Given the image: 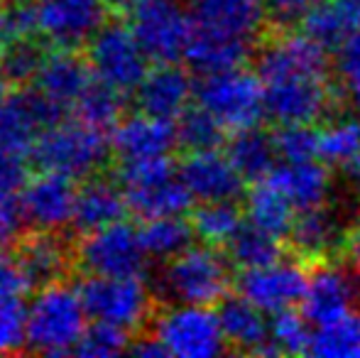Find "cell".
Listing matches in <instances>:
<instances>
[{
  "instance_id": "1",
  "label": "cell",
  "mask_w": 360,
  "mask_h": 358,
  "mask_svg": "<svg viewBox=\"0 0 360 358\" xmlns=\"http://www.w3.org/2000/svg\"><path fill=\"white\" fill-rule=\"evenodd\" d=\"M86 312L79 290L54 282L32 297L25 317V351L47 356L74 354L86 329Z\"/></svg>"
},
{
  "instance_id": "2",
  "label": "cell",
  "mask_w": 360,
  "mask_h": 358,
  "mask_svg": "<svg viewBox=\"0 0 360 358\" xmlns=\"http://www.w3.org/2000/svg\"><path fill=\"white\" fill-rule=\"evenodd\" d=\"M233 260L216 245H189L179 255L167 260L157 277V292L162 302L176 305H218L233 285Z\"/></svg>"
},
{
  "instance_id": "3",
  "label": "cell",
  "mask_w": 360,
  "mask_h": 358,
  "mask_svg": "<svg viewBox=\"0 0 360 358\" xmlns=\"http://www.w3.org/2000/svg\"><path fill=\"white\" fill-rule=\"evenodd\" d=\"M110 153L113 143L105 130L94 128L84 120H62L39 135L30 158L39 170L62 172L74 179H89L103 172Z\"/></svg>"
},
{
  "instance_id": "4",
  "label": "cell",
  "mask_w": 360,
  "mask_h": 358,
  "mask_svg": "<svg viewBox=\"0 0 360 358\" xmlns=\"http://www.w3.org/2000/svg\"><path fill=\"white\" fill-rule=\"evenodd\" d=\"M262 89L265 115L277 125L319 123L341 108V89L333 84V74H287L262 82Z\"/></svg>"
},
{
  "instance_id": "5",
  "label": "cell",
  "mask_w": 360,
  "mask_h": 358,
  "mask_svg": "<svg viewBox=\"0 0 360 358\" xmlns=\"http://www.w3.org/2000/svg\"><path fill=\"white\" fill-rule=\"evenodd\" d=\"M120 184L128 199V209L143 221L184 214L194 201V194L184 184L179 170L167 158L123 162Z\"/></svg>"
},
{
  "instance_id": "6",
  "label": "cell",
  "mask_w": 360,
  "mask_h": 358,
  "mask_svg": "<svg viewBox=\"0 0 360 358\" xmlns=\"http://www.w3.org/2000/svg\"><path fill=\"white\" fill-rule=\"evenodd\" d=\"M86 59H89L96 79L118 89L125 96L138 91L140 82L150 72L147 64L152 62L133 27L123 23V15L108 18L103 27L89 39Z\"/></svg>"
},
{
  "instance_id": "7",
  "label": "cell",
  "mask_w": 360,
  "mask_h": 358,
  "mask_svg": "<svg viewBox=\"0 0 360 358\" xmlns=\"http://www.w3.org/2000/svg\"><path fill=\"white\" fill-rule=\"evenodd\" d=\"M194 98L233 133L260 125L265 115V89L260 77L243 67L201 74Z\"/></svg>"
},
{
  "instance_id": "8",
  "label": "cell",
  "mask_w": 360,
  "mask_h": 358,
  "mask_svg": "<svg viewBox=\"0 0 360 358\" xmlns=\"http://www.w3.org/2000/svg\"><path fill=\"white\" fill-rule=\"evenodd\" d=\"M76 290L91 319L108 321L128 331L145 329L157 309L140 277L86 275Z\"/></svg>"
},
{
  "instance_id": "9",
  "label": "cell",
  "mask_w": 360,
  "mask_h": 358,
  "mask_svg": "<svg viewBox=\"0 0 360 358\" xmlns=\"http://www.w3.org/2000/svg\"><path fill=\"white\" fill-rule=\"evenodd\" d=\"M147 331H152L167 346L169 356L211 358L228 351L218 314L209 312V307H157Z\"/></svg>"
},
{
  "instance_id": "10",
  "label": "cell",
  "mask_w": 360,
  "mask_h": 358,
  "mask_svg": "<svg viewBox=\"0 0 360 358\" xmlns=\"http://www.w3.org/2000/svg\"><path fill=\"white\" fill-rule=\"evenodd\" d=\"M118 15L128 20L152 62H176L184 57L191 18L176 0H130Z\"/></svg>"
},
{
  "instance_id": "11",
  "label": "cell",
  "mask_w": 360,
  "mask_h": 358,
  "mask_svg": "<svg viewBox=\"0 0 360 358\" xmlns=\"http://www.w3.org/2000/svg\"><path fill=\"white\" fill-rule=\"evenodd\" d=\"M147 250L140 229L115 221L110 226L86 234L76 245V265L86 275L140 277L147 265Z\"/></svg>"
},
{
  "instance_id": "12",
  "label": "cell",
  "mask_w": 360,
  "mask_h": 358,
  "mask_svg": "<svg viewBox=\"0 0 360 358\" xmlns=\"http://www.w3.org/2000/svg\"><path fill=\"white\" fill-rule=\"evenodd\" d=\"M191 27L260 47L272 32L267 0H186Z\"/></svg>"
},
{
  "instance_id": "13",
  "label": "cell",
  "mask_w": 360,
  "mask_h": 358,
  "mask_svg": "<svg viewBox=\"0 0 360 358\" xmlns=\"http://www.w3.org/2000/svg\"><path fill=\"white\" fill-rule=\"evenodd\" d=\"M64 115L67 108L49 101L37 89L8 94L0 98V148L30 155L39 135L62 123Z\"/></svg>"
},
{
  "instance_id": "14",
  "label": "cell",
  "mask_w": 360,
  "mask_h": 358,
  "mask_svg": "<svg viewBox=\"0 0 360 358\" xmlns=\"http://www.w3.org/2000/svg\"><path fill=\"white\" fill-rule=\"evenodd\" d=\"M13 258L22 270L27 287L37 292L72 275L76 248L74 241H69L62 231L30 229L15 241Z\"/></svg>"
},
{
  "instance_id": "15",
  "label": "cell",
  "mask_w": 360,
  "mask_h": 358,
  "mask_svg": "<svg viewBox=\"0 0 360 358\" xmlns=\"http://www.w3.org/2000/svg\"><path fill=\"white\" fill-rule=\"evenodd\" d=\"M348 236L351 229H346L326 206H319L299 211L287 234V248L294 260L311 270L323 263H341V258L348 255Z\"/></svg>"
},
{
  "instance_id": "16",
  "label": "cell",
  "mask_w": 360,
  "mask_h": 358,
  "mask_svg": "<svg viewBox=\"0 0 360 358\" xmlns=\"http://www.w3.org/2000/svg\"><path fill=\"white\" fill-rule=\"evenodd\" d=\"M39 32L59 49H79L110 18L108 0H37Z\"/></svg>"
},
{
  "instance_id": "17",
  "label": "cell",
  "mask_w": 360,
  "mask_h": 358,
  "mask_svg": "<svg viewBox=\"0 0 360 358\" xmlns=\"http://www.w3.org/2000/svg\"><path fill=\"white\" fill-rule=\"evenodd\" d=\"M74 181V177L49 170H42L37 177L27 179L25 189L20 191L25 224L37 231H62L67 224H72L79 194Z\"/></svg>"
},
{
  "instance_id": "18",
  "label": "cell",
  "mask_w": 360,
  "mask_h": 358,
  "mask_svg": "<svg viewBox=\"0 0 360 358\" xmlns=\"http://www.w3.org/2000/svg\"><path fill=\"white\" fill-rule=\"evenodd\" d=\"M238 292L262 312H280L304 300L309 285V268L304 263H270L245 268L236 277Z\"/></svg>"
},
{
  "instance_id": "19",
  "label": "cell",
  "mask_w": 360,
  "mask_h": 358,
  "mask_svg": "<svg viewBox=\"0 0 360 358\" xmlns=\"http://www.w3.org/2000/svg\"><path fill=\"white\" fill-rule=\"evenodd\" d=\"M360 297V280H353L338 263H323L309 270L302 312L314 326H326L351 314Z\"/></svg>"
},
{
  "instance_id": "20",
  "label": "cell",
  "mask_w": 360,
  "mask_h": 358,
  "mask_svg": "<svg viewBox=\"0 0 360 358\" xmlns=\"http://www.w3.org/2000/svg\"><path fill=\"white\" fill-rule=\"evenodd\" d=\"M196 94V84L191 82L189 72L176 62H162L152 67L135 91V106L140 113L155 118L176 120Z\"/></svg>"
},
{
  "instance_id": "21",
  "label": "cell",
  "mask_w": 360,
  "mask_h": 358,
  "mask_svg": "<svg viewBox=\"0 0 360 358\" xmlns=\"http://www.w3.org/2000/svg\"><path fill=\"white\" fill-rule=\"evenodd\" d=\"M110 143L120 165L167 158L176 145V125L172 120L138 113L118 120L110 133Z\"/></svg>"
},
{
  "instance_id": "22",
  "label": "cell",
  "mask_w": 360,
  "mask_h": 358,
  "mask_svg": "<svg viewBox=\"0 0 360 358\" xmlns=\"http://www.w3.org/2000/svg\"><path fill=\"white\" fill-rule=\"evenodd\" d=\"M218 321L226 336L228 351L257 356H280L270 339V324L262 319V309L243 295H226L218 302Z\"/></svg>"
},
{
  "instance_id": "23",
  "label": "cell",
  "mask_w": 360,
  "mask_h": 358,
  "mask_svg": "<svg viewBox=\"0 0 360 358\" xmlns=\"http://www.w3.org/2000/svg\"><path fill=\"white\" fill-rule=\"evenodd\" d=\"M179 174L196 201H221L236 199L245 189V177L238 172L231 158L218 150L204 153H186L179 165Z\"/></svg>"
},
{
  "instance_id": "24",
  "label": "cell",
  "mask_w": 360,
  "mask_h": 358,
  "mask_svg": "<svg viewBox=\"0 0 360 358\" xmlns=\"http://www.w3.org/2000/svg\"><path fill=\"white\" fill-rule=\"evenodd\" d=\"M125 209H128V199H125L123 184L110 179L108 174L98 172L86 179L76 194L72 226L81 236L94 234L103 226L123 221Z\"/></svg>"
},
{
  "instance_id": "25",
  "label": "cell",
  "mask_w": 360,
  "mask_h": 358,
  "mask_svg": "<svg viewBox=\"0 0 360 358\" xmlns=\"http://www.w3.org/2000/svg\"><path fill=\"white\" fill-rule=\"evenodd\" d=\"M94 79L96 74L89 59L76 54L74 49L57 47V52L47 54L37 79L32 82V89H37L54 103L69 108V106H76V101L91 87Z\"/></svg>"
},
{
  "instance_id": "26",
  "label": "cell",
  "mask_w": 360,
  "mask_h": 358,
  "mask_svg": "<svg viewBox=\"0 0 360 358\" xmlns=\"http://www.w3.org/2000/svg\"><path fill=\"white\" fill-rule=\"evenodd\" d=\"M265 179L275 184L297 211L319 209L326 204L328 191H331V174L323 165L314 160H304V162L282 160V165H275V170Z\"/></svg>"
},
{
  "instance_id": "27",
  "label": "cell",
  "mask_w": 360,
  "mask_h": 358,
  "mask_svg": "<svg viewBox=\"0 0 360 358\" xmlns=\"http://www.w3.org/2000/svg\"><path fill=\"white\" fill-rule=\"evenodd\" d=\"M299 25L323 49L338 52L360 30V0H316Z\"/></svg>"
},
{
  "instance_id": "28",
  "label": "cell",
  "mask_w": 360,
  "mask_h": 358,
  "mask_svg": "<svg viewBox=\"0 0 360 358\" xmlns=\"http://www.w3.org/2000/svg\"><path fill=\"white\" fill-rule=\"evenodd\" d=\"M250 57H255V47H250V44L218 37V34L204 32V30L196 27H191L189 42H186L184 49V59L199 74H214L243 67V62H248Z\"/></svg>"
},
{
  "instance_id": "29",
  "label": "cell",
  "mask_w": 360,
  "mask_h": 358,
  "mask_svg": "<svg viewBox=\"0 0 360 358\" xmlns=\"http://www.w3.org/2000/svg\"><path fill=\"white\" fill-rule=\"evenodd\" d=\"M228 158L245 181H260L275 170V160L280 158V153L275 135L262 130L260 125H252L233 133V138L228 140Z\"/></svg>"
},
{
  "instance_id": "30",
  "label": "cell",
  "mask_w": 360,
  "mask_h": 358,
  "mask_svg": "<svg viewBox=\"0 0 360 358\" xmlns=\"http://www.w3.org/2000/svg\"><path fill=\"white\" fill-rule=\"evenodd\" d=\"M294 204L277 189L275 184H270L267 179L252 181V186L245 194V214L260 229L270 231L275 236H287L289 229L294 224Z\"/></svg>"
},
{
  "instance_id": "31",
  "label": "cell",
  "mask_w": 360,
  "mask_h": 358,
  "mask_svg": "<svg viewBox=\"0 0 360 358\" xmlns=\"http://www.w3.org/2000/svg\"><path fill=\"white\" fill-rule=\"evenodd\" d=\"M282 253H285V248L280 243V236L260 229L252 221L243 224L228 243V258L240 270L277 263V260H282Z\"/></svg>"
},
{
  "instance_id": "32",
  "label": "cell",
  "mask_w": 360,
  "mask_h": 358,
  "mask_svg": "<svg viewBox=\"0 0 360 358\" xmlns=\"http://www.w3.org/2000/svg\"><path fill=\"white\" fill-rule=\"evenodd\" d=\"M140 236H143V245L150 258L157 260H169L186 250L194 241L196 231L191 221L176 216H160V219H147L140 226Z\"/></svg>"
},
{
  "instance_id": "33",
  "label": "cell",
  "mask_w": 360,
  "mask_h": 358,
  "mask_svg": "<svg viewBox=\"0 0 360 358\" xmlns=\"http://www.w3.org/2000/svg\"><path fill=\"white\" fill-rule=\"evenodd\" d=\"M191 226L196 236L209 245H228L243 226V211L233 199L201 201L199 209L191 214Z\"/></svg>"
},
{
  "instance_id": "34",
  "label": "cell",
  "mask_w": 360,
  "mask_h": 358,
  "mask_svg": "<svg viewBox=\"0 0 360 358\" xmlns=\"http://www.w3.org/2000/svg\"><path fill=\"white\" fill-rule=\"evenodd\" d=\"M226 125L204 106H191L176 118V145L184 153H204L218 150L226 140Z\"/></svg>"
},
{
  "instance_id": "35",
  "label": "cell",
  "mask_w": 360,
  "mask_h": 358,
  "mask_svg": "<svg viewBox=\"0 0 360 358\" xmlns=\"http://www.w3.org/2000/svg\"><path fill=\"white\" fill-rule=\"evenodd\" d=\"M47 54H49V49L42 39L22 37V39H18V42L8 44V47L0 52V72L8 79L10 87L22 89L37 79Z\"/></svg>"
},
{
  "instance_id": "36",
  "label": "cell",
  "mask_w": 360,
  "mask_h": 358,
  "mask_svg": "<svg viewBox=\"0 0 360 358\" xmlns=\"http://www.w3.org/2000/svg\"><path fill=\"white\" fill-rule=\"evenodd\" d=\"M123 98H125V94H120L118 89L108 87V84L101 82V79H94L91 87L81 94L79 101H76V106H74L76 118L101 130L115 128L125 108Z\"/></svg>"
},
{
  "instance_id": "37",
  "label": "cell",
  "mask_w": 360,
  "mask_h": 358,
  "mask_svg": "<svg viewBox=\"0 0 360 358\" xmlns=\"http://www.w3.org/2000/svg\"><path fill=\"white\" fill-rule=\"evenodd\" d=\"M309 354L321 358H360V312L319 326Z\"/></svg>"
},
{
  "instance_id": "38",
  "label": "cell",
  "mask_w": 360,
  "mask_h": 358,
  "mask_svg": "<svg viewBox=\"0 0 360 358\" xmlns=\"http://www.w3.org/2000/svg\"><path fill=\"white\" fill-rule=\"evenodd\" d=\"M360 153V120L348 115H331L319 130V158L341 167Z\"/></svg>"
},
{
  "instance_id": "39",
  "label": "cell",
  "mask_w": 360,
  "mask_h": 358,
  "mask_svg": "<svg viewBox=\"0 0 360 358\" xmlns=\"http://www.w3.org/2000/svg\"><path fill=\"white\" fill-rule=\"evenodd\" d=\"M309 324L311 321L302 314L287 307V309H280L275 312L270 321V339L275 344V349L282 354H289V356H297V354H309L311 349V339L314 334L309 331Z\"/></svg>"
},
{
  "instance_id": "40",
  "label": "cell",
  "mask_w": 360,
  "mask_h": 358,
  "mask_svg": "<svg viewBox=\"0 0 360 358\" xmlns=\"http://www.w3.org/2000/svg\"><path fill=\"white\" fill-rule=\"evenodd\" d=\"M130 344H133V341H130V336H128V329L108 324V321L94 319V324H89L84 329L74 354L91 356V358L118 356V354H125V351L130 349Z\"/></svg>"
},
{
  "instance_id": "41",
  "label": "cell",
  "mask_w": 360,
  "mask_h": 358,
  "mask_svg": "<svg viewBox=\"0 0 360 358\" xmlns=\"http://www.w3.org/2000/svg\"><path fill=\"white\" fill-rule=\"evenodd\" d=\"M39 32L37 0H5L0 5V52L8 44Z\"/></svg>"
},
{
  "instance_id": "42",
  "label": "cell",
  "mask_w": 360,
  "mask_h": 358,
  "mask_svg": "<svg viewBox=\"0 0 360 358\" xmlns=\"http://www.w3.org/2000/svg\"><path fill=\"white\" fill-rule=\"evenodd\" d=\"M277 153L285 162H304L319 158V130L311 123L280 125L275 133Z\"/></svg>"
},
{
  "instance_id": "43",
  "label": "cell",
  "mask_w": 360,
  "mask_h": 358,
  "mask_svg": "<svg viewBox=\"0 0 360 358\" xmlns=\"http://www.w3.org/2000/svg\"><path fill=\"white\" fill-rule=\"evenodd\" d=\"M338 82L343 87L348 103L358 110L360 115V30L343 42L338 49Z\"/></svg>"
},
{
  "instance_id": "44",
  "label": "cell",
  "mask_w": 360,
  "mask_h": 358,
  "mask_svg": "<svg viewBox=\"0 0 360 358\" xmlns=\"http://www.w3.org/2000/svg\"><path fill=\"white\" fill-rule=\"evenodd\" d=\"M27 280H25L20 265L5 248H0V312L10 307L22 305V297L27 292Z\"/></svg>"
},
{
  "instance_id": "45",
  "label": "cell",
  "mask_w": 360,
  "mask_h": 358,
  "mask_svg": "<svg viewBox=\"0 0 360 358\" xmlns=\"http://www.w3.org/2000/svg\"><path fill=\"white\" fill-rule=\"evenodd\" d=\"M27 184V162L25 155L0 148V201H10L20 196Z\"/></svg>"
},
{
  "instance_id": "46",
  "label": "cell",
  "mask_w": 360,
  "mask_h": 358,
  "mask_svg": "<svg viewBox=\"0 0 360 358\" xmlns=\"http://www.w3.org/2000/svg\"><path fill=\"white\" fill-rule=\"evenodd\" d=\"M25 317H27L25 305L0 312V354L25 351Z\"/></svg>"
},
{
  "instance_id": "47",
  "label": "cell",
  "mask_w": 360,
  "mask_h": 358,
  "mask_svg": "<svg viewBox=\"0 0 360 358\" xmlns=\"http://www.w3.org/2000/svg\"><path fill=\"white\" fill-rule=\"evenodd\" d=\"M316 0H267L272 30H289L304 20Z\"/></svg>"
},
{
  "instance_id": "48",
  "label": "cell",
  "mask_w": 360,
  "mask_h": 358,
  "mask_svg": "<svg viewBox=\"0 0 360 358\" xmlns=\"http://www.w3.org/2000/svg\"><path fill=\"white\" fill-rule=\"evenodd\" d=\"M25 216L20 201H0V248H10L22 236Z\"/></svg>"
},
{
  "instance_id": "49",
  "label": "cell",
  "mask_w": 360,
  "mask_h": 358,
  "mask_svg": "<svg viewBox=\"0 0 360 358\" xmlns=\"http://www.w3.org/2000/svg\"><path fill=\"white\" fill-rule=\"evenodd\" d=\"M128 351L133 356H143V358H165V356H169L167 346L162 344V341L157 339L152 331H143L138 339H133V344H130Z\"/></svg>"
},
{
  "instance_id": "50",
  "label": "cell",
  "mask_w": 360,
  "mask_h": 358,
  "mask_svg": "<svg viewBox=\"0 0 360 358\" xmlns=\"http://www.w3.org/2000/svg\"><path fill=\"white\" fill-rule=\"evenodd\" d=\"M338 170H341V174L346 177L348 184H351V189H356L360 194V153L348 160V162H343Z\"/></svg>"
},
{
  "instance_id": "51",
  "label": "cell",
  "mask_w": 360,
  "mask_h": 358,
  "mask_svg": "<svg viewBox=\"0 0 360 358\" xmlns=\"http://www.w3.org/2000/svg\"><path fill=\"white\" fill-rule=\"evenodd\" d=\"M348 260L356 265V272L360 277V221L356 226H351V236H348Z\"/></svg>"
},
{
  "instance_id": "52",
  "label": "cell",
  "mask_w": 360,
  "mask_h": 358,
  "mask_svg": "<svg viewBox=\"0 0 360 358\" xmlns=\"http://www.w3.org/2000/svg\"><path fill=\"white\" fill-rule=\"evenodd\" d=\"M10 89H13V87H10L8 79H5V77H3V72H0V98H5V96L10 94Z\"/></svg>"
},
{
  "instance_id": "53",
  "label": "cell",
  "mask_w": 360,
  "mask_h": 358,
  "mask_svg": "<svg viewBox=\"0 0 360 358\" xmlns=\"http://www.w3.org/2000/svg\"><path fill=\"white\" fill-rule=\"evenodd\" d=\"M108 3L113 5V10H115V13H120V10H123L125 5L130 3V0H108Z\"/></svg>"
},
{
  "instance_id": "54",
  "label": "cell",
  "mask_w": 360,
  "mask_h": 358,
  "mask_svg": "<svg viewBox=\"0 0 360 358\" xmlns=\"http://www.w3.org/2000/svg\"><path fill=\"white\" fill-rule=\"evenodd\" d=\"M3 3H5V0H0V5H3Z\"/></svg>"
}]
</instances>
